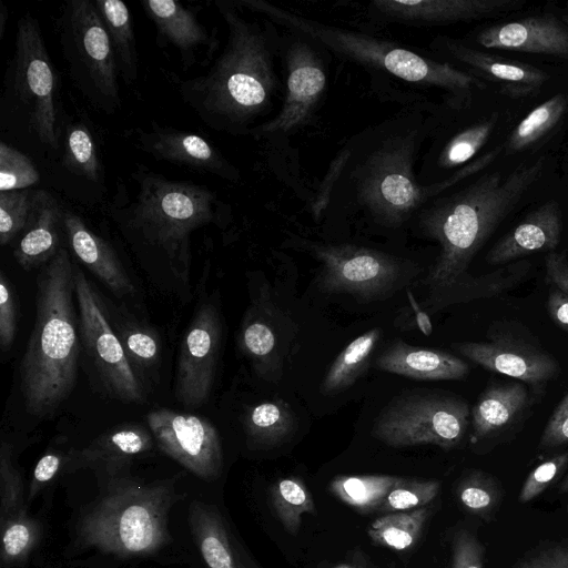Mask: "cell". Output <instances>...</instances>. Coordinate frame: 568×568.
Masks as SVG:
<instances>
[{"label":"cell","instance_id":"obj_1","mask_svg":"<svg viewBox=\"0 0 568 568\" xmlns=\"http://www.w3.org/2000/svg\"><path fill=\"white\" fill-rule=\"evenodd\" d=\"M129 180L118 179L106 214L134 248L162 257L189 282L191 235L223 222L224 204L206 185L171 180L141 163Z\"/></svg>","mask_w":568,"mask_h":568},{"label":"cell","instance_id":"obj_2","mask_svg":"<svg viewBox=\"0 0 568 568\" xmlns=\"http://www.w3.org/2000/svg\"><path fill=\"white\" fill-rule=\"evenodd\" d=\"M215 4L226 24V43L205 73L180 81L178 91L206 126L242 134L275 90L271 49L262 28L245 19L235 1Z\"/></svg>","mask_w":568,"mask_h":568},{"label":"cell","instance_id":"obj_3","mask_svg":"<svg viewBox=\"0 0 568 568\" xmlns=\"http://www.w3.org/2000/svg\"><path fill=\"white\" fill-rule=\"evenodd\" d=\"M544 170L541 156L507 173H486L420 212L422 231L439 244V254L426 277L432 290L447 291L462 281L476 253Z\"/></svg>","mask_w":568,"mask_h":568},{"label":"cell","instance_id":"obj_4","mask_svg":"<svg viewBox=\"0 0 568 568\" xmlns=\"http://www.w3.org/2000/svg\"><path fill=\"white\" fill-rule=\"evenodd\" d=\"M74 298V263L61 247L40 267L36 318L20 363L23 403L40 418L52 416L75 385L81 337Z\"/></svg>","mask_w":568,"mask_h":568},{"label":"cell","instance_id":"obj_5","mask_svg":"<svg viewBox=\"0 0 568 568\" xmlns=\"http://www.w3.org/2000/svg\"><path fill=\"white\" fill-rule=\"evenodd\" d=\"M178 498L169 483L112 479L80 517L78 539L120 558L153 555L172 540L169 514Z\"/></svg>","mask_w":568,"mask_h":568},{"label":"cell","instance_id":"obj_6","mask_svg":"<svg viewBox=\"0 0 568 568\" xmlns=\"http://www.w3.org/2000/svg\"><path fill=\"white\" fill-rule=\"evenodd\" d=\"M58 79L40 24L32 14L17 23L0 102L1 124L40 150L58 152L60 132Z\"/></svg>","mask_w":568,"mask_h":568},{"label":"cell","instance_id":"obj_7","mask_svg":"<svg viewBox=\"0 0 568 568\" xmlns=\"http://www.w3.org/2000/svg\"><path fill=\"white\" fill-rule=\"evenodd\" d=\"M240 7L263 12L318 40L358 62L387 71L405 81L438 87L455 94H471L485 84L475 75L447 63L425 59L415 52L352 31L326 27L287 13L261 0H239Z\"/></svg>","mask_w":568,"mask_h":568},{"label":"cell","instance_id":"obj_8","mask_svg":"<svg viewBox=\"0 0 568 568\" xmlns=\"http://www.w3.org/2000/svg\"><path fill=\"white\" fill-rule=\"evenodd\" d=\"M59 39L71 81L97 110L121 108L119 69L94 0H70L58 20Z\"/></svg>","mask_w":568,"mask_h":568},{"label":"cell","instance_id":"obj_9","mask_svg":"<svg viewBox=\"0 0 568 568\" xmlns=\"http://www.w3.org/2000/svg\"><path fill=\"white\" fill-rule=\"evenodd\" d=\"M470 410L463 399L442 393L423 392L398 396L379 413L373 436L392 447L457 446L468 426Z\"/></svg>","mask_w":568,"mask_h":568},{"label":"cell","instance_id":"obj_10","mask_svg":"<svg viewBox=\"0 0 568 568\" xmlns=\"http://www.w3.org/2000/svg\"><path fill=\"white\" fill-rule=\"evenodd\" d=\"M463 180L456 172L439 186L442 191ZM359 202L372 215L386 225L405 222L430 194L420 187L413 174V141L399 139L387 142L374 152L363 166L357 185Z\"/></svg>","mask_w":568,"mask_h":568},{"label":"cell","instance_id":"obj_11","mask_svg":"<svg viewBox=\"0 0 568 568\" xmlns=\"http://www.w3.org/2000/svg\"><path fill=\"white\" fill-rule=\"evenodd\" d=\"M74 287L81 342L103 386L119 400L144 403V385L130 364L99 294L77 264Z\"/></svg>","mask_w":568,"mask_h":568},{"label":"cell","instance_id":"obj_12","mask_svg":"<svg viewBox=\"0 0 568 568\" xmlns=\"http://www.w3.org/2000/svg\"><path fill=\"white\" fill-rule=\"evenodd\" d=\"M318 286L328 293H347L376 300L390 293L403 274L400 262L384 252L351 244L317 245Z\"/></svg>","mask_w":568,"mask_h":568},{"label":"cell","instance_id":"obj_13","mask_svg":"<svg viewBox=\"0 0 568 568\" xmlns=\"http://www.w3.org/2000/svg\"><path fill=\"white\" fill-rule=\"evenodd\" d=\"M222 344V323L212 303L200 305L182 337L174 376L175 398L187 408L212 393Z\"/></svg>","mask_w":568,"mask_h":568},{"label":"cell","instance_id":"obj_14","mask_svg":"<svg viewBox=\"0 0 568 568\" xmlns=\"http://www.w3.org/2000/svg\"><path fill=\"white\" fill-rule=\"evenodd\" d=\"M146 422L159 448L204 480L216 479L223 468L219 433L207 419L169 408L149 412Z\"/></svg>","mask_w":568,"mask_h":568},{"label":"cell","instance_id":"obj_15","mask_svg":"<svg viewBox=\"0 0 568 568\" xmlns=\"http://www.w3.org/2000/svg\"><path fill=\"white\" fill-rule=\"evenodd\" d=\"M134 144L156 160L187 170L237 181V170L221 151L201 135L161 125L154 121L146 129H134Z\"/></svg>","mask_w":568,"mask_h":568},{"label":"cell","instance_id":"obj_16","mask_svg":"<svg viewBox=\"0 0 568 568\" xmlns=\"http://www.w3.org/2000/svg\"><path fill=\"white\" fill-rule=\"evenodd\" d=\"M141 6L154 24L158 45L174 48L180 54L183 70L199 63L203 53L210 60L219 48L216 37L200 22L196 11L182 2L143 0Z\"/></svg>","mask_w":568,"mask_h":568},{"label":"cell","instance_id":"obj_17","mask_svg":"<svg viewBox=\"0 0 568 568\" xmlns=\"http://www.w3.org/2000/svg\"><path fill=\"white\" fill-rule=\"evenodd\" d=\"M288 75L283 108L273 120L252 129L255 135L287 132L306 121L321 97L326 77L320 60L305 43L297 42L287 53Z\"/></svg>","mask_w":568,"mask_h":568},{"label":"cell","instance_id":"obj_18","mask_svg":"<svg viewBox=\"0 0 568 568\" xmlns=\"http://www.w3.org/2000/svg\"><path fill=\"white\" fill-rule=\"evenodd\" d=\"M454 347L481 367L541 387L558 372L552 356L530 345L507 339L458 343Z\"/></svg>","mask_w":568,"mask_h":568},{"label":"cell","instance_id":"obj_19","mask_svg":"<svg viewBox=\"0 0 568 568\" xmlns=\"http://www.w3.org/2000/svg\"><path fill=\"white\" fill-rule=\"evenodd\" d=\"M477 41L486 49L568 59V26L554 14L490 26L478 33Z\"/></svg>","mask_w":568,"mask_h":568},{"label":"cell","instance_id":"obj_20","mask_svg":"<svg viewBox=\"0 0 568 568\" xmlns=\"http://www.w3.org/2000/svg\"><path fill=\"white\" fill-rule=\"evenodd\" d=\"M523 0H377L375 9L397 21L445 24L470 21L517 10Z\"/></svg>","mask_w":568,"mask_h":568},{"label":"cell","instance_id":"obj_21","mask_svg":"<svg viewBox=\"0 0 568 568\" xmlns=\"http://www.w3.org/2000/svg\"><path fill=\"white\" fill-rule=\"evenodd\" d=\"M64 210L65 206L50 192L33 190L31 215L13 250V256L23 270L42 267L63 247Z\"/></svg>","mask_w":568,"mask_h":568},{"label":"cell","instance_id":"obj_22","mask_svg":"<svg viewBox=\"0 0 568 568\" xmlns=\"http://www.w3.org/2000/svg\"><path fill=\"white\" fill-rule=\"evenodd\" d=\"M63 229L72 254L113 294L122 297L134 293V285L114 248L93 232L81 215L65 207Z\"/></svg>","mask_w":568,"mask_h":568},{"label":"cell","instance_id":"obj_23","mask_svg":"<svg viewBox=\"0 0 568 568\" xmlns=\"http://www.w3.org/2000/svg\"><path fill=\"white\" fill-rule=\"evenodd\" d=\"M562 214L555 200H548L530 212L505 234L488 252L489 264H504L516 258L555 250L561 240Z\"/></svg>","mask_w":568,"mask_h":568},{"label":"cell","instance_id":"obj_24","mask_svg":"<svg viewBox=\"0 0 568 568\" xmlns=\"http://www.w3.org/2000/svg\"><path fill=\"white\" fill-rule=\"evenodd\" d=\"M154 442L152 433L141 425H120L102 433L81 450H72L65 459L67 469L91 468L112 474L133 457L152 449Z\"/></svg>","mask_w":568,"mask_h":568},{"label":"cell","instance_id":"obj_25","mask_svg":"<svg viewBox=\"0 0 568 568\" xmlns=\"http://www.w3.org/2000/svg\"><path fill=\"white\" fill-rule=\"evenodd\" d=\"M445 45L458 61L497 84L499 91L510 98L537 94L549 78L541 69L520 61L481 52L455 41H446Z\"/></svg>","mask_w":568,"mask_h":568},{"label":"cell","instance_id":"obj_26","mask_svg":"<svg viewBox=\"0 0 568 568\" xmlns=\"http://www.w3.org/2000/svg\"><path fill=\"white\" fill-rule=\"evenodd\" d=\"M384 372L418 381L462 379L469 373L468 364L447 352L416 347L394 341L376 359Z\"/></svg>","mask_w":568,"mask_h":568},{"label":"cell","instance_id":"obj_27","mask_svg":"<svg viewBox=\"0 0 568 568\" xmlns=\"http://www.w3.org/2000/svg\"><path fill=\"white\" fill-rule=\"evenodd\" d=\"M528 402L526 387L520 383L488 386L471 409L474 436L479 439L507 427Z\"/></svg>","mask_w":568,"mask_h":568},{"label":"cell","instance_id":"obj_28","mask_svg":"<svg viewBox=\"0 0 568 568\" xmlns=\"http://www.w3.org/2000/svg\"><path fill=\"white\" fill-rule=\"evenodd\" d=\"M187 523L207 568H237L224 520L215 507L193 500L189 507Z\"/></svg>","mask_w":568,"mask_h":568},{"label":"cell","instance_id":"obj_29","mask_svg":"<svg viewBox=\"0 0 568 568\" xmlns=\"http://www.w3.org/2000/svg\"><path fill=\"white\" fill-rule=\"evenodd\" d=\"M113 49L120 77L128 84L138 79V51L133 20L121 0H94Z\"/></svg>","mask_w":568,"mask_h":568},{"label":"cell","instance_id":"obj_30","mask_svg":"<svg viewBox=\"0 0 568 568\" xmlns=\"http://www.w3.org/2000/svg\"><path fill=\"white\" fill-rule=\"evenodd\" d=\"M62 166L71 174L90 183L103 181V168L98 144L83 121L65 124L62 135Z\"/></svg>","mask_w":568,"mask_h":568},{"label":"cell","instance_id":"obj_31","mask_svg":"<svg viewBox=\"0 0 568 568\" xmlns=\"http://www.w3.org/2000/svg\"><path fill=\"white\" fill-rule=\"evenodd\" d=\"M379 337L381 329L376 327L353 339L331 365L321 384V392L334 394L352 386L365 371Z\"/></svg>","mask_w":568,"mask_h":568},{"label":"cell","instance_id":"obj_32","mask_svg":"<svg viewBox=\"0 0 568 568\" xmlns=\"http://www.w3.org/2000/svg\"><path fill=\"white\" fill-rule=\"evenodd\" d=\"M403 477L390 475H341L334 477L329 491L359 513L377 511L387 493Z\"/></svg>","mask_w":568,"mask_h":568},{"label":"cell","instance_id":"obj_33","mask_svg":"<svg viewBox=\"0 0 568 568\" xmlns=\"http://www.w3.org/2000/svg\"><path fill=\"white\" fill-rule=\"evenodd\" d=\"M429 515L428 506L407 511L387 513L373 520L367 535L375 545L393 550H406L420 537Z\"/></svg>","mask_w":568,"mask_h":568},{"label":"cell","instance_id":"obj_34","mask_svg":"<svg viewBox=\"0 0 568 568\" xmlns=\"http://www.w3.org/2000/svg\"><path fill=\"white\" fill-rule=\"evenodd\" d=\"M295 420L290 406L282 400H266L247 409L244 428L251 442L257 445H275L294 430Z\"/></svg>","mask_w":568,"mask_h":568},{"label":"cell","instance_id":"obj_35","mask_svg":"<svg viewBox=\"0 0 568 568\" xmlns=\"http://www.w3.org/2000/svg\"><path fill=\"white\" fill-rule=\"evenodd\" d=\"M567 104L568 98L557 93L532 109L509 134L507 153L520 152L546 136L562 119Z\"/></svg>","mask_w":568,"mask_h":568},{"label":"cell","instance_id":"obj_36","mask_svg":"<svg viewBox=\"0 0 568 568\" xmlns=\"http://www.w3.org/2000/svg\"><path fill=\"white\" fill-rule=\"evenodd\" d=\"M270 500L275 515L292 535L298 532L304 514L316 513L310 490L297 477L275 481L270 489Z\"/></svg>","mask_w":568,"mask_h":568},{"label":"cell","instance_id":"obj_37","mask_svg":"<svg viewBox=\"0 0 568 568\" xmlns=\"http://www.w3.org/2000/svg\"><path fill=\"white\" fill-rule=\"evenodd\" d=\"M261 306L260 303L251 305L239 333L241 351L257 369L264 368L274 359L276 349L275 331Z\"/></svg>","mask_w":568,"mask_h":568},{"label":"cell","instance_id":"obj_38","mask_svg":"<svg viewBox=\"0 0 568 568\" xmlns=\"http://www.w3.org/2000/svg\"><path fill=\"white\" fill-rule=\"evenodd\" d=\"M0 528L2 567L23 564L40 539V525L26 510L0 521Z\"/></svg>","mask_w":568,"mask_h":568},{"label":"cell","instance_id":"obj_39","mask_svg":"<svg viewBox=\"0 0 568 568\" xmlns=\"http://www.w3.org/2000/svg\"><path fill=\"white\" fill-rule=\"evenodd\" d=\"M456 495L467 511L490 521L500 504L501 488L494 477L475 470L459 481Z\"/></svg>","mask_w":568,"mask_h":568},{"label":"cell","instance_id":"obj_40","mask_svg":"<svg viewBox=\"0 0 568 568\" xmlns=\"http://www.w3.org/2000/svg\"><path fill=\"white\" fill-rule=\"evenodd\" d=\"M113 328L139 377L142 368L150 371L159 364L161 343L155 333L129 322H120Z\"/></svg>","mask_w":568,"mask_h":568},{"label":"cell","instance_id":"obj_41","mask_svg":"<svg viewBox=\"0 0 568 568\" xmlns=\"http://www.w3.org/2000/svg\"><path fill=\"white\" fill-rule=\"evenodd\" d=\"M440 490L438 480L403 477L385 496L377 511L396 513L417 509L430 504Z\"/></svg>","mask_w":568,"mask_h":568},{"label":"cell","instance_id":"obj_42","mask_svg":"<svg viewBox=\"0 0 568 568\" xmlns=\"http://www.w3.org/2000/svg\"><path fill=\"white\" fill-rule=\"evenodd\" d=\"M497 115L481 120L456 134L443 149L439 164L453 168L470 160L487 142L496 125Z\"/></svg>","mask_w":568,"mask_h":568},{"label":"cell","instance_id":"obj_43","mask_svg":"<svg viewBox=\"0 0 568 568\" xmlns=\"http://www.w3.org/2000/svg\"><path fill=\"white\" fill-rule=\"evenodd\" d=\"M39 181L40 173L34 162L18 149L0 141V192L28 190Z\"/></svg>","mask_w":568,"mask_h":568},{"label":"cell","instance_id":"obj_44","mask_svg":"<svg viewBox=\"0 0 568 568\" xmlns=\"http://www.w3.org/2000/svg\"><path fill=\"white\" fill-rule=\"evenodd\" d=\"M33 204V190L0 192V244L6 246L22 233Z\"/></svg>","mask_w":568,"mask_h":568},{"label":"cell","instance_id":"obj_45","mask_svg":"<svg viewBox=\"0 0 568 568\" xmlns=\"http://www.w3.org/2000/svg\"><path fill=\"white\" fill-rule=\"evenodd\" d=\"M23 485L12 460L11 445L2 440L0 447V521L26 511Z\"/></svg>","mask_w":568,"mask_h":568},{"label":"cell","instance_id":"obj_46","mask_svg":"<svg viewBox=\"0 0 568 568\" xmlns=\"http://www.w3.org/2000/svg\"><path fill=\"white\" fill-rule=\"evenodd\" d=\"M568 466V452H564L542 462L534 468L526 478L519 501L528 503L544 493Z\"/></svg>","mask_w":568,"mask_h":568},{"label":"cell","instance_id":"obj_47","mask_svg":"<svg viewBox=\"0 0 568 568\" xmlns=\"http://www.w3.org/2000/svg\"><path fill=\"white\" fill-rule=\"evenodd\" d=\"M20 316L19 300L16 291L6 276L0 273V346L8 352L16 338Z\"/></svg>","mask_w":568,"mask_h":568},{"label":"cell","instance_id":"obj_48","mask_svg":"<svg viewBox=\"0 0 568 568\" xmlns=\"http://www.w3.org/2000/svg\"><path fill=\"white\" fill-rule=\"evenodd\" d=\"M484 548L468 530L455 532L452 542L450 568H483Z\"/></svg>","mask_w":568,"mask_h":568},{"label":"cell","instance_id":"obj_49","mask_svg":"<svg viewBox=\"0 0 568 568\" xmlns=\"http://www.w3.org/2000/svg\"><path fill=\"white\" fill-rule=\"evenodd\" d=\"M568 444V393L559 402L539 440V449H552Z\"/></svg>","mask_w":568,"mask_h":568},{"label":"cell","instance_id":"obj_50","mask_svg":"<svg viewBox=\"0 0 568 568\" xmlns=\"http://www.w3.org/2000/svg\"><path fill=\"white\" fill-rule=\"evenodd\" d=\"M63 457L57 452H48L37 463L29 485L28 499H33L37 494L55 477L63 465Z\"/></svg>","mask_w":568,"mask_h":568},{"label":"cell","instance_id":"obj_51","mask_svg":"<svg viewBox=\"0 0 568 568\" xmlns=\"http://www.w3.org/2000/svg\"><path fill=\"white\" fill-rule=\"evenodd\" d=\"M545 266L547 283L568 295V257L562 253L549 252Z\"/></svg>","mask_w":568,"mask_h":568},{"label":"cell","instance_id":"obj_52","mask_svg":"<svg viewBox=\"0 0 568 568\" xmlns=\"http://www.w3.org/2000/svg\"><path fill=\"white\" fill-rule=\"evenodd\" d=\"M515 568H568V546H558L519 562Z\"/></svg>","mask_w":568,"mask_h":568},{"label":"cell","instance_id":"obj_53","mask_svg":"<svg viewBox=\"0 0 568 568\" xmlns=\"http://www.w3.org/2000/svg\"><path fill=\"white\" fill-rule=\"evenodd\" d=\"M547 310L551 320L568 332V295L552 288L548 295Z\"/></svg>","mask_w":568,"mask_h":568},{"label":"cell","instance_id":"obj_54","mask_svg":"<svg viewBox=\"0 0 568 568\" xmlns=\"http://www.w3.org/2000/svg\"><path fill=\"white\" fill-rule=\"evenodd\" d=\"M408 294V300H409V303L410 305L414 307L415 310V313H416V322L418 324V327L419 329L425 334V335H429L432 333V324H430V320L428 317V315L424 312H422L419 308H418V305L417 303L415 302V300L413 298V295L410 292L407 293Z\"/></svg>","mask_w":568,"mask_h":568},{"label":"cell","instance_id":"obj_55","mask_svg":"<svg viewBox=\"0 0 568 568\" xmlns=\"http://www.w3.org/2000/svg\"><path fill=\"white\" fill-rule=\"evenodd\" d=\"M365 559L364 557L362 556L361 552H356L354 558H353V561L352 564H344V565H341L336 568H362V566L365 564Z\"/></svg>","mask_w":568,"mask_h":568},{"label":"cell","instance_id":"obj_56","mask_svg":"<svg viewBox=\"0 0 568 568\" xmlns=\"http://www.w3.org/2000/svg\"><path fill=\"white\" fill-rule=\"evenodd\" d=\"M8 20V10L2 1H0V38L3 36L6 23Z\"/></svg>","mask_w":568,"mask_h":568},{"label":"cell","instance_id":"obj_57","mask_svg":"<svg viewBox=\"0 0 568 568\" xmlns=\"http://www.w3.org/2000/svg\"><path fill=\"white\" fill-rule=\"evenodd\" d=\"M235 556H236L237 568H257L250 560L245 559L242 554L237 552V555L235 554Z\"/></svg>","mask_w":568,"mask_h":568},{"label":"cell","instance_id":"obj_58","mask_svg":"<svg viewBox=\"0 0 568 568\" xmlns=\"http://www.w3.org/2000/svg\"><path fill=\"white\" fill-rule=\"evenodd\" d=\"M559 490L561 493H568V475L565 477V479L562 480V483L560 484L559 486Z\"/></svg>","mask_w":568,"mask_h":568},{"label":"cell","instance_id":"obj_59","mask_svg":"<svg viewBox=\"0 0 568 568\" xmlns=\"http://www.w3.org/2000/svg\"><path fill=\"white\" fill-rule=\"evenodd\" d=\"M362 568H367L366 562L362 566Z\"/></svg>","mask_w":568,"mask_h":568},{"label":"cell","instance_id":"obj_60","mask_svg":"<svg viewBox=\"0 0 568 568\" xmlns=\"http://www.w3.org/2000/svg\"><path fill=\"white\" fill-rule=\"evenodd\" d=\"M567 509H568V506H567Z\"/></svg>","mask_w":568,"mask_h":568}]
</instances>
